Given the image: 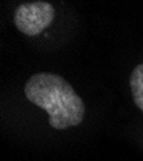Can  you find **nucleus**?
<instances>
[{
	"mask_svg": "<svg viewBox=\"0 0 143 161\" xmlns=\"http://www.w3.org/2000/svg\"><path fill=\"white\" fill-rule=\"evenodd\" d=\"M25 96L48 114L49 125L53 129L64 130L81 124L84 120L83 99L59 75L50 72L32 75L26 81Z\"/></svg>",
	"mask_w": 143,
	"mask_h": 161,
	"instance_id": "nucleus-1",
	"label": "nucleus"
},
{
	"mask_svg": "<svg viewBox=\"0 0 143 161\" xmlns=\"http://www.w3.org/2000/svg\"><path fill=\"white\" fill-rule=\"evenodd\" d=\"M56 10L47 2H30L21 4L14 12V25L25 35L35 36L53 22Z\"/></svg>",
	"mask_w": 143,
	"mask_h": 161,
	"instance_id": "nucleus-2",
	"label": "nucleus"
},
{
	"mask_svg": "<svg viewBox=\"0 0 143 161\" xmlns=\"http://www.w3.org/2000/svg\"><path fill=\"white\" fill-rule=\"evenodd\" d=\"M129 84H130L134 103L143 114V63L138 64L133 70Z\"/></svg>",
	"mask_w": 143,
	"mask_h": 161,
	"instance_id": "nucleus-3",
	"label": "nucleus"
}]
</instances>
